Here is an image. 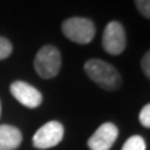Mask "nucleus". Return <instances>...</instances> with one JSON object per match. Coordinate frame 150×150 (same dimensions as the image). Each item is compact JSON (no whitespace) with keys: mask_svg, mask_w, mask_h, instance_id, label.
<instances>
[{"mask_svg":"<svg viewBox=\"0 0 150 150\" xmlns=\"http://www.w3.org/2000/svg\"><path fill=\"white\" fill-rule=\"evenodd\" d=\"M86 75L91 78L96 85L106 91H117L122 85V78L111 64L103 60L92 59L88 60L83 65Z\"/></svg>","mask_w":150,"mask_h":150,"instance_id":"obj_1","label":"nucleus"},{"mask_svg":"<svg viewBox=\"0 0 150 150\" xmlns=\"http://www.w3.org/2000/svg\"><path fill=\"white\" fill-rule=\"evenodd\" d=\"M142 70H143V74L146 75V78H150V53L149 52L142 59Z\"/></svg>","mask_w":150,"mask_h":150,"instance_id":"obj_13","label":"nucleus"},{"mask_svg":"<svg viewBox=\"0 0 150 150\" xmlns=\"http://www.w3.org/2000/svg\"><path fill=\"white\" fill-rule=\"evenodd\" d=\"M11 95L16 97V100L21 103L22 106L28 108H36L42 104V93L36 88L29 85L24 81H16L10 85Z\"/></svg>","mask_w":150,"mask_h":150,"instance_id":"obj_6","label":"nucleus"},{"mask_svg":"<svg viewBox=\"0 0 150 150\" xmlns=\"http://www.w3.org/2000/svg\"><path fill=\"white\" fill-rule=\"evenodd\" d=\"M121 150H146V142L139 135H134L128 138V140L124 143Z\"/></svg>","mask_w":150,"mask_h":150,"instance_id":"obj_9","label":"nucleus"},{"mask_svg":"<svg viewBox=\"0 0 150 150\" xmlns=\"http://www.w3.org/2000/svg\"><path fill=\"white\" fill-rule=\"evenodd\" d=\"M139 121H140V124H142L145 128H149L150 127V106L149 104H145L143 108L140 110Z\"/></svg>","mask_w":150,"mask_h":150,"instance_id":"obj_12","label":"nucleus"},{"mask_svg":"<svg viewBox=\"0 0 150 150\" xmlns=\"http://www.w3.org/2000/svg\"><path fill=\"white\" fill-rule=\"evenodd\" d=\"M22 142L21 131L13 125H0V150H16Z\"/></svg>","mask_w":150,"mask_h":150,"instance_id":"obj_8","label":"nucleus"},{"mask_svg":"<svg viewBox=\"0 0 150 150\" xmlns=\"http://www.w3.org/2000/svg\"><path fill=\"white\" fill-rule=\"evenodd\" d=\"M103 49L111 56H118L125 50L127 36L122 24L118 21L108 22L103 32Z\"/></svg>","mask_w":150,"mask_h":150,"instance_id":"obj_5","label":"nucleus"},{"mask_svg":"<svg viewBox=\"0 0 150 150\" xmlns=\"http://www.w3.org/2000/svg\"><path fill=\"white\" fill-rule=\"evenodd\" d=\"M13 53V45L4 36H0V60L7 59Z\"/></svg>","mask_w":150,"mask_h":150,"instance_id":"obj_10","label":"nucleus"},{"mask_svg":"<svg viewBox=\"0 0 150 150\" xmlns=\"http://www.w3.org/2000/svg\"><path fill=\"white\" fill-rule=\"evenodd\" d=\"M118 138V128L112 122L102 124L96 132L88 139L91 150H110Z\"/></svg>","mask_w":150,"mask_h":150,"instance_id":"obj_7","label":"nucleus"},{"mask_svg":"<svg viewBox=\"0 0 150 150\" xmlns=\"http://www.w3.org/2000/svg\"><path fill=\"white\" fill-rule=\"evenodd\" d=\"M61 31L67 39L78 45L91 43L96 33V27L93 21L83 17H71L61 24Z\"/></svg>","mask_w":150,"mask_h":150,"instance_id":"obj_2","label":"nucleus"},{"mask_svg":"<svg viewBox=\"0 0 150 150\" xmlns=\"http://www.w3.org/2000/svg\"><path fill=\"white\" fill-rule=\"evenodd\" d=\"M0 114H1V104H0Z\"/></svg>","mask_w":150,"mask_h":150,"instance_id":"obj_14","label":"nucleus"},{"mask_svg":"<svg viewBox=\"0 0 150 150\" xmlns=\"http://www.w3.org/2000/svg\"><path fill=\"white\" fill-rule=\"evenodd\" d=\"M136 8L145 18H150V0H135Z\"/></svg>","mask_w":150,"mask_h":150,"instance_id":"obj_11","label":"nucleus"},{"mask_svg":"<svg viewBox=\"0 0 150 150\" xmlns=\"http://www.w3.org/2000/svg\"><path fill=\"white\" fill-rule=\"evenodd\" d=\"M33 67L38 75L43 79L54 78L61 68V54H60L59 49L52 45H46L40 47L35 56Z\"/></svg>","mask_w":150,"mask_h":150,"instance_id":"obj_3","label":"nucleus"},{"mask_svg":"<svg viewBox=\"0 0 150 150\" xmlns=\"http://www.w3.org/2000/svg\"><path fill=\"white\" fill-rule=\"evenodd\" d=\"M64 127L59 121H49L36 131L32 138V145L36 149H50L63 140Z\"/></svg>","mask_w":150,"mask_h":150,"instance_id":"obj_4","label":"nucleus"}]
</instances>
